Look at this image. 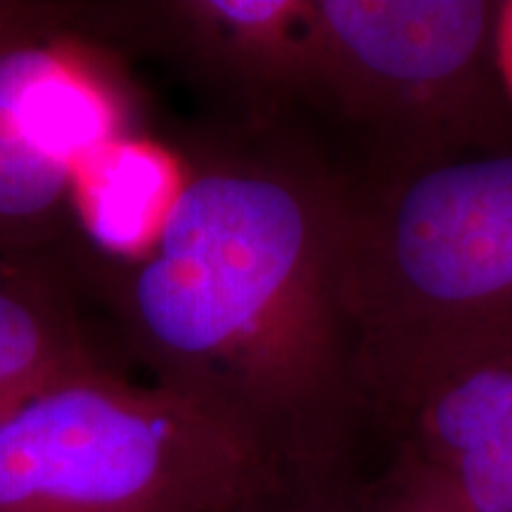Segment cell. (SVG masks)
Segmentation results:
<instances>
[{"mask_svg": "<svg viewBox=\"0 0 512 512\" xmlns=\"http://www.w3.org/2000/svg\"><path fill=\"white\" fill-rule=\"evenodd\" d=\"M185 164L155 252L112 273L133 354L299 477L335 472L358 403L337 278L347 190L259 140L200 147Z\"/></svg>", "mask_w": 512, "mask_h": 512, "instance_id": "1", "label": "cell"}, {"mask_svg": "<svg viewBox=\"0 0 512 512\" xmlns=\"http://www.w3.org/2000/svg\"><path fill=\"white\" fill-rule=\"evenodd\" d=\"M337 278L356 396L392 422L444 375L512 351V150L347 192Z\"/></svg>", "mask_w": 512, "mask_h": 512, "instance_id": "2", "label": "cell"}, {"mask_svg": "<svg viewBox=\"0 0 512 512\" xmlns=\"http://www.w3.org/2000/svg\"><path fill=\"white\" fill-rule=\"evenodd\" d=\"M299 479L242 422L112 366L0 415V512H268Z\"/></svg>", "mask_w": 512, "mask_h": 512, "instance_id": "3", "label": "cell"}, {"mask_svg": "<svg viewBox=\"0 0 512 512\" xmlns=\"http://www.w3.org/2000/svg\"><path fill=\"white\" fill-rule=\"evenodd\" d=\"M311 95L366 131L394 169L512 150L501 5L311 0Z\"/></svg>", "mask_w": 512, "mask_h": 512, "instance_id": "4", "label": "cell"}, {"mask_svg": "<svg viewBox=\"0 0 512 512\" xmlns=\"http://www.w3.org/2000/svg\"><path fill=\"white\" fill-rule=\"evenodd\" d=\"M143 128L136 83L112 48L50 5L0 38V254L17 259L69 223V190L95 147Z\"/></svg>", "mask_w": 512, "mask_h": 512, "instance_id": "5", "label": "cell"}, {"mask_svg": "<svg viewBox=\"0 0 512 512\" xmlns=\"http://www.w3.org/2000/svg\"><path fill=\"white\" fill-rule=\"evenodd\" d=\"M155 15L171 48L238 98L254 128L311 95V0H174L155 5Z\"/></svg>", "mask_w": 512, "mask_h": 512, "instance_id": "6", "label": "cell"}, {"mask_svg": "<svg viewBox=\"0 0 512 512\" xmlns=\"http://www.w3.org/2000/svg\"><path fill=\"white\" fill-rule=\"evenodd\" d=\"M185 171V155L145 128L107 140L76 169L69 223L110 261L112 273L138 266L162 238Z\"/></svg>", "mask_w": 512, "mask_h": 512, "instance_id": "7", "label": "cell"}, {"mask_svg": "<svg viewBox=\"0 0 512 512\" xmlns=\"http://www.w3.org/2000/svg\"><path fill=\"white\" fill-rule=\"evenodd\" d=\"M100 366L110 363L55 278L17 259L0 264V415Z\"/></svg>", "mask_w": 512, "mask_h": 512, "instance_id": "8", "label": "cell"}, {"mask_svg": "<svg viewBox=\"0 0 512 512\" xmlns=\"http://www.w3.org/2000/svg\"><path fill=\"white\" fill-rule=\"evenodd\" d=\"M354 512H465L418 465L396 458L392 470L363 494H351Z\"/></svg>", "mask_w": 512, "mask_h": 512, "instance_id": "9", "label": "cell"}, {"mask_svg": "<svg viewBox=\"0 0 512 512\" xmlns=\"http://www.w3.org/2000/svg\"><path fill=\"white\" fill-rule=\"evenodd\" d=\"M268 512H354L351 494L339 486L335 472L299 479Z\"/></svg>", "mask_w": 512, "mask_h": 512, "instance_id": "10", "label": "cell"}, {"mask_svg": "<svg viewBox=\"0 0 512 512\" xmlns=\"http://www.w3.org/2000/svg\"><path fill=\"white\" fill-rule=\"evenodd\" d=\"M50 10L46 3H12V0H0V38L19 31L36 19H41Z\"/></svg>", "mask_w": 512, "mask_h": 512, "instance_id": "11", "label": "cell"}]
</instances>
